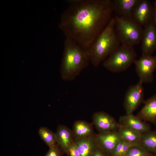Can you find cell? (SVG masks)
<instances>
[{"instance_id":"1","label":"cell","mask_w":156,"mask_h":156,"mask_svg":"<svg viewBox=\"0 0 156 156\" xmlns=\"http://www.w3.org/2000/svg\"><path fill=\"white\" fill-rule=\"evenodd\" d=\"M60 29L66 38L86 49L108 24L114 12L111 0H68Z\"/></svg>"},{"instance_id":"2","label":"cell","mask_w":156,"mask_h":156,"mask_svg":"<svg viewBox=\"0 0 156 156\" xmlns=\"http://www.w3.org/2000/svg\"><path fill=\"white\" fill-rule=\"evenodd\" d=\"M90 62L86 49L73 40L66 38L60 66L62 79L66 81L73 80Z\"/></svg>"},{"instance_id":"3","label":"cell","mask_w":156,"mask_h":156,"mask_svg":"<svg viewBox=\"0 0 156 156\" xmlns=\"http://www.w3.org/2000/svg\"><path fill=\"white\" fill-rule=\"evenodd\" d=\"M121 45L115 28L114 17L86 49L90 62L95 67Z\"/></svg>"},{"instance_id":"4","label":"cell","mask_w":156,"mask_h":156,"mask_svg":"<svg viewBox=\"0 0 156 156\" xmlns=\"http://www.w3.org/2000/svg\"><path fill=\"white\" fill-rule=\"evenodd\" d=\"M114 17L115 29L121 45L133 47L141 42L143 27L131 17Z\"/></svg>"},{"instance_id":"5","label":"cell","mask_w":156,"mask_h":156,"mask_svg":"<svg viewBox=\"0 0 156 156\" xmlns=\"http://www.w3.org/2000/svg\"><path fill=\"white\" fill-rule=\"evenodd\" d=\"M137 57L133 47L121 45L108 57L103 63V66L112 72H122L134 63Z\"/></svg>"},{"instance_id":"6","label":"cell","mask_w":156,"mask_h":156,"mask_svg":"<svg viewBox=\"0 0 156 156\" xmlns=\"http://www.w3.org/2000/svg\"><path fill=\"white\" fill-rule=\"evenodd\" d=\"M135 70L139 81L143 83H151L154 79V72L156 69V55H142L134 62Z\"/></svg>"},{"instance_id":"7","label":"cell","mask_w":156,"mask_h":156,"mask_svg":"<svg viewBox=\"0 0 156 156\" xmlns=\"http://www.w3.org/2000/svg\"><path fill=\"white\" fill-rule=\"evenodd\" d=\"M143 83L139 81L130 86L125 96L123 105L126 114H132L143 102L144 103V89Z\"/></svg>"},{"instance_id":"8","label":"cell","mask_w":156,"mask_h":156,"mask_svg":"<svg viewBox=\"0 0 156 156\" xmlns=\"http://www.w3.org/2000/svg\"><path fill=\"white\" fill-rule=\"evenodd\" d=\"M154 7L152 2L148 0H139L133 9L132 19L144 27L153 21Z\"/></svg>"},{"instance_id":"9","label":"cell","mask_w":156,"mask_h":156,"mask_svg":"<svg viewBox=\"0 0 156 156\" xmlns=\"http://www.w3.org/2000/svg\"><path fill=\"white\" fill-rule=\"evenodd\" d=\"M94 138L98 147L109 156H112L116 145L121 140L117 131L95 134Z\"/></svg>"},{"instance_id":"10","label":"cell","mask_w":156,"mask_h":156,"mask_svg":"<svg viewBox=\"0 0 156 156\" xmlns=\"http://www.w3.org/2000/svg\"><path fill=\"white\" fill-rule=\"evenodd\" d=\"M92 119V124L99 133L116 131L119 127V123L115 119L104 112H94Z\"/></svg>"},{"instance_id":"11","label":"cell","mask_w":156,"mask_h":156,"mask_svg":"<svg viewBox=\"0 0 156 156\" xmlns=\"http://www.w3.org/2000/svg\"><path fill=\"white\" fill-rule=\"evenodd\" d=\"M143 28L141 41L142 55H152L156 50V27L152 21Z\"/></svg>"},{"instance_id":"12","label":"cell","mask_w":156,"mask_h":156,"mask_svg":"<svg viewBox=\"0 0 156 156\" xmlns=\"http://www.w3.org/2000/svg\"><path fill=\"white\" fill-rule=\"evenodd\" d=\"M118 122L119 125L129 128L142 134L151 131V127L148 124L133 114L121 116Z\"/></svg>"},{"instance_id":"13","label":"cell","mask_w":156,"mask_h":156,"mask_svg":"<svg viewBox=\"0 0 156 156\" xmlns=\"http://www.w3.org/2000/svg\"><path fill=\"white\" fill-rule=\"evenodd\" d=\"M56 144L64 153L67 155L69 149L74 142L72 130L67 126L59 125L55 133Z\"/></svg>"},{"instance_id":"14","label":"cell","mask_w":156,"mask_h":156,"mask_svg":"<svg viewBox=\"0 0 156 156\" xmlns=\"http://www.w3.org/2000/svg\"><path fill=\"white\" fill-rule=\"evenodd\" d=\"M137 116L145 122L156 125V94L147 99Z\"/></svg>"},{"instance_id":"15","label":"cell","mask_w":156,"mask_h":156,"mask_svg":"<svg viewBox=\"0 0 156 156\" xmlns=\"http://www.w3.org/2000/svg\"><path fill=\"white\" fill-rule=\"evenodd\" d=\"M94 135L88 138L74 139L81 156H92L93 155L98 147Z\"/></svg>"},{"instance_id":"16","label":"cell","mask_w":156,"mask_h":156,"mask_svg":"<svg viewBox=\"0 0 156 156\" xmlns=\"http://www.w3.org/2000/svg\"><path fill=\"white\" fill-rule=\"evenodd\" d=\"M139 0H112L114 12L119 16L131 17L133 10Z\"/></svg>"},{"instance_id":"17","label":"cell","mask_w":156,"mask_h":156,"mask_svg":"<svg viewBox=\"0 0 156 156\" xmlns=\"http://www.w3.org/2000/svg\"><path fill=\"white\" fill-rule=\"evenodd\" d=\"M72 131L74 139L88 138L95 134L92 125L83 120L76 121L73 125Z\"/></svg>"},{"instance_id":"18","label":"cell","mask_w":156,"mask_h":156,"mask_svg":"<svg viewBox=\"0 0 156 156\" xmlns=\"http://www.w3.org/2000/svg\"><path fill=\"white\" fill-rule=\"evenodd\" d=\"M117 131L121 140L133 144H140L142 135L141 133L119 125Z\"/></svg>"},{"instance_id":"19","label":"cell","mask_w":156,"mask_h":156,"mask_svg":"<svg viewBox=\"0 0 156 156\" xmlns=\"http://www.w3.org/2000/svg\"><path fill=\"white\" fill-rule=\"evenodd\" d=\"M140 144L151 153L156 155V130L142 134Z\"/></svg>"},{"instance_id":"20","label":"cell","mask_w":156,"mask_h":156,"mask_svg":"<svg viewBox=\"0 0 156 156\" xmlns=\"http://www.w3.org/2000/svg\"><path fill=\"white\" fill-rule=\"evenodd\" d=\"M38 133L41 139L49 148L57 144L55 133L48 128L44 127H41L38 130Z\"/></svg>"},{"instance_id":"21","label":"cell","mask_w":156,"mask_h":156,"mask_svg":"<svg viewBox=\"0 0 156 156\" xmlns=\"http://www.w3.org/2000/svg\"><path fill=\"white\" fill-rule=\"evenodd\" d=\"M137 145L121 139L115 147L112 156H125L131 147Z\"/></svg>"},{"instance_id":"22","label":"cell","mask_w":156,"mask_h":156,"mask_svg":"<svg viewBox=\"0 0 156 156\" xmlns=\"http://www.w3.org/2000/svg\"><path fill=\"white\" fill-rule=\"evenodd\" d=\"M153 154L139 144L131 147L125 156H150Z\"/></svg>"},{"instance_id":"23","label":"cell","mask_w":156,"mask_h":156,"mask_svg":"<svg viewBox=\"0 0 156 156\" xmlns=\"http://www.w3.org/2000/svg\"><path fill=\"white\" fill-rule=\"evenodd\" d=\"M63 154L60 148L57 144L53 147L50 148L45 156H62Z\"/></svg>"},{"instance_id":"24","label":"cell","mask_w":156,"mask_h":156,"mask_svg":"<svg viewBox=\"0 0 156 156\" xmlns=\"http://www.w3.org/2000/svg\"><path fill=\"white\" fill-rule=\"evenodd\" d=\"M67 155L69 156H81L75 141L69 148Z\"/></svg>"},{"instance_id":"25","label":"cell","mask_w":156,"mask_h":156,"mask_svg":"<svg viewBox=\"0 0 156 156\" xmlns=\"http://www.w3.org/2000/svg\"><path fill=\"white\" fill-rule=\"evenodd\" d=\"M92 156H109L99 147Z\"/></svg>"},{"instance_id":"26","label":"cell","mask_w":156,"mask_h":156,"mask_svg":"<svg viewBox=\"0 0 156 156\" xmlns=\"http://www.w3.org/2000/svg\"><path fill=\"white\" fill-rule=\"evenodd\" d=\"M154 7L153 22L156 27V0L152 1Z\"/></svg>"},{"instance_id":"27","label":"cell","mask_w":156,"mask_h":156,"mask_svg":"<svg viewBox=\"0 0 156 156\" xmlns=\"http://www.w3.org/2000/svg\"><path fill=\"white\" fill-rule=\"evenodd\" d=\"M150 156H156V155L154 154H153Z\"/></svg>"}]
</instances>
